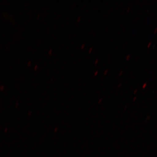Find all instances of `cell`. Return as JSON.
Segmentation results:
<instances>
[{"label": "cell", "mask_w": 157, "mask_h": 157, "mask_svg": "<svg viewBox=\"0 0 157 157\" xmlns=\"http://www.w3.org/2000/svg\"><path fill=\"white\" fill-rule=\"evenodd\" d=\"M98 70H97V71H96L94 73V76H96V75H97V74H98Z\"/></svg>", "instance_id": "obj_4"}, {"label": "cell", "mask_w": 157, "mask_h": 157, "mask_svg": "<svg viewBox=\"0 0 157 157\" xmlns=\"http://www.w3.org/2000/svg\"><path fill=\"white\" fill-rule=\"evenodd\" d=\"M107 72H108V70H105V71L104 72V74L105 75V74H107Z\"/></svg>", "instance_id": "obj_2"}, {"label": "cell", "mask_w": 157, "mask_h": 157, "mask_svg": "<svg viewBox=\"0 0 157 157\" xmlns=\"http://www.w3.org/2000/svg\"><path fill=\"white\" fill-rule=\"evenodd\" d=\"M123 73V71L122 70V71H121L120 72V73H119V76H121V75H122V74Z\"/></svg>", "instance_id": "obj_6"}, {"label": "cell", "mask_w": 157, "mask_h": 157, "mask_svg": "<svg viewBox=\"0 0 157 157\" xmlns=\"http://www.w3.org/2000/svg\"><path fill=\"white\" fill-rule=\"evenodd\" d=\"M93 50V48H90L89 51V52H90V53Z\"/></svg>", "instance_id": "obj_5"}, {"label": "cell", "mask_w": 157, "mask_h": 157, "mask_svg": "<svg viewBox=\"0 0 157 157\" xmlns=\"http://www.w3.org/2000/svg\"><path fill=\"white\" fill-rule=\"evenodd\" d=\"M84 47L85 44H82V45H81V47H80V48H81V49H83V48H84Z\"/></svg>", "instance_id": "obj_1"}, {"label": "cell", "mask_w": 157, "mask_h": 157, "mask_svg": "<svg viewBox=\"0 0 157 157\" xmlns=\"http://www.w3.org/2000/svg\"><path fill=\"white\" fill-rule=\"evenodd\" d=\"M80 19H81V16H79L78 17V19H77V21H79V20Z\"/></svg>", "instance_id": "obj_7"}, {"label": "cell", "mask_w": 157, "mask_h": 157, "mask_svg": "<svg viewBox=\"0 0 157 157\" xmlns=\"http://www.w3.org/2000/svg\"><path fill=\"white\" fill-rule=\"evenodd\" d=\"M121 83H119V84L118 85V86H120L121 85Z\"/></svg>", "instance_id": "obj_8"}, {"label": "cell", "mask_w": 157, "mask_h": 157, "mask_svg": "<svg viewBox=\"0 0 157 157\" xmlns=\"http://www.w3.org/2000/svg\"><path fill=\"white\" fill-rule=\"evenodd\" d=\"M98 61H99V59H97L95 61V62L94 63L95 64H97L98 63Z\"/></svg>", "instance_id": "obj_3"}]
</instances>
